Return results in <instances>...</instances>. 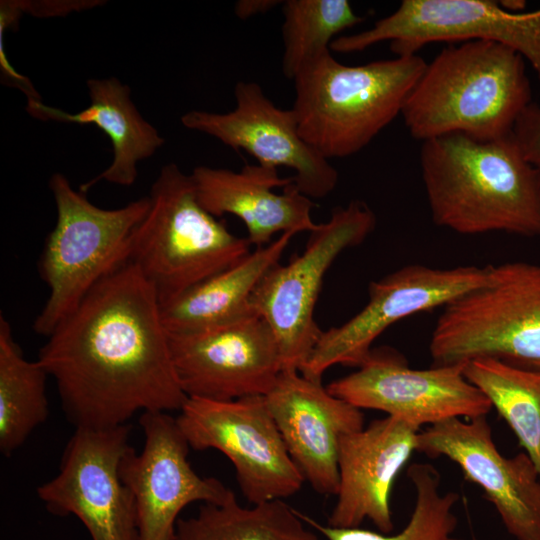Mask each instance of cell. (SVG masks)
Returning <instances> with one entry per match:
<instances>
[{
  "mask_svg": "<svg viewBox=\"0 0 540 540\" xmlns=\"http://www.w3.org/2000/svg\"><path fill=\"white\" fill-rule=\"evenodd\" d=\"M38 361L76 428L108 429L137 412L182 408L158 297L131 262L97 284L47 337Z\"/></svg>",
  "mask_w": 540,
  "mask_h": 540,
  "instance_id": "obj_1",
  "label": "cell"
},
{
  "mask_svg": "<svg viewBox=\"0 0 540 540\" xmlns=\"http://www.w3.org/2000/svg\"><path fill=\"white\" fill-rule=\"evenodd\" d=\"M420 168L433 222L464 235L540 236V171L513 134L451 133L422 142Z\"/></svg>",
  "mask_w": 540,
  "mask_h": 540,
  "instance_id": "obj_2",
  "label": "cell"
},
{
  "mask_svg": "<svg viewBox=\"0 0 540 540\" xmlns=\"http://www.w3.org/2000/svg\"><path fill=\"white\" fill-rule=\"evenodd\" d=\"M532 102L525 59L500 43H450L427 63L401 115L421 142L462 133L478 140L510 135Z\"/></svg>",
  "mask_w": 540,
  "mask_h": 540,
  "instance_id": "obj_3",
  "label": "cell"
},
{
  "mask_svg": "<svg viewBox=\"0 0 540 540\" xmlns=\"http://www.w3.org/2000/svg\"><path fill=\"white\" fill-rule=\"evenodd\" d=\"M426 65L418 54L357 66L325 54L294 78L300 136L327 159L359 152L401 114Z\"/></svg>",
  "mask_w": 540,
  "mask_h": 540,
  "instance_id": "obj_4",
  "label": "cell"
},
{
  "mask_svg": "<svg viewBox=\"0 0 540 540\" xmlns=\"http://www.w3.org/2000/svg\"><path fill=\"white\" fill-rule=\"evenodd\" d=\"M147 214L135 229L130 262L163 305L251 252L245 237L199 203L191 175L175 164L154 181Z\"/></svg>",
  "mask_w": 540,
  "mask_h": 540,
  "instance_id": "obj_5",
  "label": "cell"
},
{
  "mask_svg": "<svg viewBox=\"0 0 540 540\" xmlns=\"http://www.w3.org/2000/svg\"><path fill=\"white\" fill-rule=\"evenodd\" d=\"M49 188L57 220L38 263L49 296L33 323L46 337L97 284L130 262L133 234L150 206L145 196L117 209L99 208L61 173L51 176Z\"/></svg>",
  "mask_w": 540,
  "mask_h": 540,
  "instance_id": "obj_6",
  "label": "cell"
},
{
  "mask_svg": "<svg viewBox=\"0 0 540 540\" xmlns=\"http://www.w3.org/2000/svg\"><path fill=\"white\" fill-rule=\"evenodd\" d=\"M429 351L433 365L493 358L540 373V265H490L484 285L443 307Z\"/></svg>",
  "mask_w": 540,
  "mask_h": 540,
  "instance_id": "obj_7",
  "label": "cell"
},
{
  "mask_svg": "<svg viewBox=\"0 0 540 540\" xmlns=\"http://www.w3.org/2000/svg\"><path fill=\"white\" fill-rule=\"evenodd\" d=\"M375 224L374 212L362 201L337 207L310 232L300 255L285 265L275 264L259 281L250 305L271 327L283 370L300 372L307 362L323 332L314 310L325 274L343 251L360 245Z\"/></svg>",
  "mask_w": 540,
  "mask_h": 540,
  "instance_id": "obj_8",
  "label": "cell"
},
{
  "mask_svg": "<svg viewBox=\"0 0 540 540\" xmlns=\"http://www.w3.org/2000/svg\"><path fill=\"white\" fill-rule=\"evenodd\" d=\"M190 448L216 449L232 463L252 505L284 500L305 481L291 458L265 396L228 401L187 398L176 417Z\"/></svg>",
  "mask_w": 540,
  "mask_h": 540,
  "instance_id": "obj_9",
  "label": "cell"
},
{
  "mask_svg": "<svg viewBox=\"0 0 540 540\" xmlns=\"http://www.w3.org/2000/svg\"><path fill=\"white\" fill-rule=\"evenodd\" d=\"M485 40L503 44L527 60L540 82V8L512 13L492 0H403L390 15L362 32L338 36L330 50L361 52L390 41L396 56L414 55L434 42Z\"/></svg>",
  "mask_w": 540,
  "mask_h": 540,
  "instance_id": "obj_10",
  "label": "cell"
},
{
  "mask_svg": "<svg viewBox=\"0 0 540 540\" xmlns=\"http://www.w3.org/2000/svg\"><path fill=\"white\" fill-rule=\"evenodd\" d=\"M489 273L490 265L410 264L371 282L367 304L347 322L322 332L300 373L321 381L333 365L359 367L370 355L373 342L391 325L418 312L443 308L484 285Z\"/></svg>",
  "mask_w": 540,
  "mask_h": 540,
  "instance_id": "obj_11",
  "label": "cell"
},
{
  "mask_svg": "<svg viewBox=\"0 0 540 540\" xmlns=\"http://www.w3.org/2000/svg\"><path fill=\"white\" fill-rule=\"evenodd\" d=\"M129 431L128 424L76 428L59 473L37 488L51 513L76 516L92 540H138L134 497L119 472L130 447Z\"/></svg>",
  "mask_w": 540,
  "mask_h": 540,
  "instance_id": "obj_12",
  "label": "cell"
},
{
  "mask_svg": "<svg viewBox=\"0 0 540 540\" xmlns=\"http://www.w3.org/2000/svg\"><path fill=\"white\" fill-rule=\"evenodd\" d=\"M463 365L412 369L397 352L372 349L355 372L326 388L359 409L383 411L419 428L451 418L487 416L492 404L464 376Z\"/></svg>",
  "mask_w": 540,
  "mask_h": 540,
  "instance_id": "obj_13",
  "label": "cell"
},
{
  "mask_svg": "<svg viewBox=\"0 0 540 540\" xmlns=\"http://www.w3.org/2000/svg\"><path fill=\"white\" fill-rule=\"evenodd\" d=\"M144 446H131L119 472L135 501L138 540H174L180 512L194 502L220 504L235 493L214 477L192 468L188 445L176 418L167 412H143L139 419Z\"/></svg>",
  "mask_w": 540,
  "mask_h": 540,
  "instance_id": "obj_14",
  "label": "cell"
},
{
  "mask_svg": "<svg viewBox=\"0 0 540 540\" xmlns=\"http://www.w3.org/2000/svg\"><path fill=\"white\" fill-rule=\"evenodd\" d=\"M169 341L178 381L189 398L266 396L283 370L277 339L256 314L198 332L169 334Z\"/></svg>",
  "mask_w": 540,
  "mask_h": 540,
  "instance_id": "obj_15",
  "label": "cell"
},
{
  "mask_svg": "<svg viewBox=\"0 0 540 540\" xmlns=\"http://www.w3.org/2000/svg\"><path fill=\"white\" fill-rule=\"evenodd\" d=\"M416 451L444 456L459 466L464 478L478 485L516 540H540V476L521 452L505 457L493 441L486 416L451 418L420 430Z\"/></svg>",
  "mask_w": 540,
  "mask_h": 540,
  "instance_id": "obj_16",
  "label": "cell"
},
{
  "mask_svg": "<svg viewBox=\"0 0 540 540\" xmlns=\"http://www.w3.org/2000/svg\"><path fill=\"white\" fill-rule=\"evenodd\" d=\"M234 96L233 110H192L181 116L182 125L248 152L260 165L293 169V185L310 199L324 198L335 189L337 170L300 136L292 109L277 107L256 82L236 83Z\"/></svg>",
  "mask_w": 540,
  "mask_h": 540,
  "instance_id": "obj_17",
  "label": "cell"
},
{
  "mask_svg": "<svg viewBox=\"0 0 540 540\" xmlns=\"http://www.w3.org/2000/svg\"><path fill=\"white\" fill-rule=\"evenodd\" d=\"M265 400L305 481L322 495H336L339 444L364 428L361 410L297 370H282Z\"/></svg>",
  "mask_w": 540,
  "mask_h": 540,
  "instance_id": "obj_18",
  "label": "cell"
},
{
  "mask_svg": "<svg viewBox=\"0 0 540 540\" xmlns=\"http://www.w3.org/2000/svg\"><path fill=\"white\" fill-rule=\"evenodd\" d=\"M419 431L409 422L386 416L342 437L337 499L327 525L356 528L370 520L379 532H392L393 484L416 451Z\"/></svg>",
  "mask_w": 540,
  "mask_h": 540,
  "instance_id": "obj_19",
  "label": "cell"
},
{
  "mask_svg": "<svg viewBox=\"0 0 540 540\" xmlns=\"http://www.w3.org/2000/svg\"><path fill=\"white\" fill-rule=\"evenodd\" d=\"M199 203L219 218L238 217L246 226L247 239L255 248L272 242L277 233L313 231L315 203L283 178L276 168L248 164L240 171L197 166L190 174Z\"/></svg>",
  "mask_w": 540,
  "mask_h": 540,
  "instance_id": "obj_20",
  "label": "cell"
},
{
  "mask_svg": "<svg viewBox=\"0 0 540 540\" xmlns=\"http://www.w3.org/2000/svg\"><path fill=\"white\" fill-rule=\"evenodd\" d=\"M90 105L76 113L50 107L38 98H28L27 111L41 120L95 125L109 138L113 148L111 164L79 187L86 193L100 181L131 186L137 178L139 161L151 157L165 142L147 122L130 97V88L115 77L87 81Z\"/></svg>",
  "mask_w": 540,
  "mask_h": 540,
  "instance_id": "obj_21",
  "label": "cell"
},
{
  "mask_svg": "<svg viewBox=\"0 0 540 540\" xmlns=\"http://www.w3.org/2000/svg\"><path fill=\"white\" fill-rule=\"evenodd\" d=\"M295 233H282L234 265L160 305L169 334L198 332L254 315L250 300L265 273L279 263ZM257 315V314H256Z\"/></svg>",
  "mask_w": 540,
  "mask_h": 540,
  "instance_id": "obj_22",
  "label": "cell"
},
{
  "mask_svg": "<svg viewBox=\"0 0 540 540\" xmlns=\"http://www.w3.org/2000/svg\"><path fill=\"white\" fill-rule=\"evenodd\" d=\"M174 540H319L297 510L284 500L251 507L233 495L224 503H203L196 515L179 518Z\"/></svg>",
  "mask_w": 540,
  "mask_h": 540,
  "instance_id": "obj_23",
  "label": "cell"
},
{
  "mask_svg": "<svg viewBox=\"0 0 540 540\" xmlns=\"http://www.w3.org/2000/svg\"><path fill=\"white\" fill-rule=\"evenodd\" d=\"M48 373L28 361L16 343L10 323L0 316V451L9 456L48 416Z\"/></svg>",
  "mask_w": 540,
  "mask_h": 540,
  "instance_id": "obj_24",
  "label": "cell"
},
{
  "mask_svg": "<svg viewBox=\"0 0 540 540\" xmlns=\"http://www.w3.org/2000/svg\"><path fill=\"white\" fill-rule=\"evenodd\" d=\"M463 373L508 424L540 476V373L493 358L469 360Z\"/></svg>",
  "mask_w": 540,
  "mask_h": 540,
  "instance_id": "obj_25",
  "label": "cell"
},
{
  "mask_svg": "<svg viewBox=\"0 0 540 540\" xmlns=\"http://www.w3.org/2000/svg\"><path fill=\"white\" fill-rule=\"evenodd\" d=\"M407 475L412 482L416 499L412 514L404 528L396 534L356 528H336L323 525L297 511L299 517L327 540H464L453 534L458 518L453 510L459 495L441 493L440 474L429 463H414Z\"/></svg>",
  "mask_w": 540,
  "mask_h": 540,
  "instance_id": "obj_26",
  "label": "cell"
},
{
  "mask_svg": "<svg viewBox=\"0 0 540 540\" xmlns=\"http://www.w3.org/2000/svg\"><path fill=\"white\" fill-rule=\"evenodd\" d=\"M282 12V71L292 80L329 53L338 34L363 21L347 0H286Z\"/></svg>",
  "mask_w": 540,
  "mask_h": 540,
  "instance_id": "obj_27",
  "label": "cell"
},
{
  "mask_svg": "<svg viewBox=\"0 0 540 540\" xmlns=\"http://www.w3.org/2000/svg\"><path fill=\"white\" fill-rule=\"evenodd\" d=\"M525 159L540 171V105L531 102L518 116L512 131Z\"/></svg>",
  "mask_w": 540,
  "mask_h": 540,
  "instance_id": "obj_28",
  "label": "cell"
},
{
  "mask_svg": "<svg viewBox=\"0 0 540 540\" xmlns=\"http://www.w3.org/2000/svg\"><path fill=\"white\" fill-rule=\"evenodd\" d=\"M283 1L278 0H240L236 2L234 12L240 19H248L266 13Z\"/></svg>",
  "mask_w": 540,
  "mask_h": 540,
  "instance_id": "obj_29",
  "label": "cell"
},
{
  "mask_svg": "<svg viewBox=\"0 0 540 540\" xmlns=\"http://www.w3.org/2000/svg\"><path fill=\"white\" fill-rule=\"evenodd\" d=\"M498 2L503 9L512 13L524 12L526 7V2L523 0H503Z\"/></svg>",
  "mask_w": 540,
  "mask_h": 540,
  "instance_id": "obj_30",
  "label": "cell"
},
{
  "mask_svg": "<svg viewBox=\"0 0 540 540\" xmlns=\"http://www.w3.org/2000/svg\"><path fill=\"white\" fill-rule=\"evenodd\" d=\"M472 540H479L477 537L473 536Z\"/></svg>",
  "mask_w": 540,
  "mask_h": 540,
  "instance_id": "obj_31",
  "label": "cell"
}]
</instances>
